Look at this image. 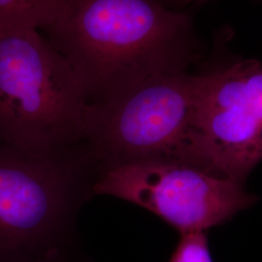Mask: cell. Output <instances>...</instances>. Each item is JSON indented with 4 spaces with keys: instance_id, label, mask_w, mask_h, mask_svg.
<instances>
[{
    "instance_id": "cell-1",
    "label": "cell",
    "mask_w": 262,
    "mask_h": 262,
    "mask_svg": "<svg viewBox=\"0 0 262 262\" xmlns=\"http://www.w3.org/2000/svg\"><path fill=\"white\" fill-rule=\"evenodd\" d=\"M44 29L90 103L152 76L187 71L198 54L190 18L159 0H73Z\"/></svg>"
},
{
    "instance_id": "cell-2",
    "label": "cell",
    "mask_w": 262,
    "mask_h": 262,
    "mask_svg": "<svg viewBox=\"0 0 262 262\" xmlns=\"http://www.w3.org/2000/svg\"><path fill=\"white\" fill-rule=\"evenodd\" d=\"M89 100L66 57L37 30L0 31V143L57 152L84 139Z\"/></svg>"
},
{
    "instance_id": "cell-3",
    "label": "cell",
    "mask_w": 262,
    "mask_h": 262,
    "mask_svg": "<svg viewBox=\"0 0 262 262\" xmlns=\"http://www.w3.org/2000/svg\"><path fill=\"white\" fill-rule=\"evenodd\" d=\"M196 75L152 76L101 101L89 104L84 139L104 168L146 159L196 164Z\"/></svg>"
},
{
    "instance_id": "cell-4",
    "label": "cell",
    "mask_w": 262,
    "mask_h": 262,
    "mask_svg": "<svg viewBox=\"0 0 262 262\" xmlns=\"http://www.w3.org/2000/svg\"><path fill=\"white\" fill-rule=\"evenodd\" d=\"M82 159L0 143V262L60 256L74 219Z\"/></svg>"
},
{
    "instance_id": "cell-5",
    "label": "cell",
    "mask_w": 262,
    "mask_h": 262,
    "mask_svg": "<svg viewBox=\"0 0 262 262\" xmlns=\"http://www.w3.org/2000/svg\"><path fill=\"white\" fill-rule=\"evenodd\" d=\"M92 189L95 195L117 197L150 211L180 234L206 232L257 199L242 182L176 159H146L104 168Z\"/></svg>"
},
{
    "instance_id": "cell-6",
    "label": "cell",
    "mask_w": 262,
    "mask_h": 262,
    "mask_svg": "<svg viewBox=\"0 0 262 262\" xmlns=\"http://www.w3.org/2000/svg\"><path fill=\"white\" fill-rule=\"evenodd\" d=\"M195 75L196 163L245 183L262 160V63L244 60Z\"/></svg>"
},
{
    "instance_id": "cell-7",
    "label": "cell",
    "mask_w": 262,
    "mask_h": 262,
    "mask_svg": "<svg viewBox=\"0 0 262 262\" xmlns=\"http://www.w3.org/2000/svg\"><path fill=\"white\" fill-rule=\"evenodd\" d=\"M73 0H0V31H32L60 19Z\"/></svg>"
},
{
    "instance_id": "cell-8",
    "label": "cell",
    "mask_w": 262,
    "mask_h": 262,
    "mask_svg": "<svg viewBox=\"0 0 262 262\" xmlns=\"http://www.w3.org/2000/svg\"><path fill=\"white\" fill-rule=\"evenodd\" d=\"M169 262H213L206 232L181 234L178 246Z\"/></svg>"
},
{
    "instance_id": "cell-9",
    "label": "cell",
    "mask_w": 262,
    "mask_h": 262,
    "mask_svg": "<svg viewBox=\"0 0 262 262\" xmlns=\"http://www.w3.org/2000/svg\"><path fill=\"white\" fill-rule=\"evenodd\" d=\"M42 262H63L62 261V257H61V255L60 256H56V257H53V258H50V259H47V260H44V261Z\"/></svg>"
},
{
    "instance_id": "cell-10",
    "label": "cell",
    "mask_w": 262,
    "mask_h": 262,
    "mask_svg": "<svg viewBox=\"0 0 262 262\" xmlns=\"http://www.w3.org/2000/svg\"><path fill=\"white\" fill-rule=\"evenodd\" d=\"M190 1H202V0H190Z\"/></svg>"
}]
</instances>
